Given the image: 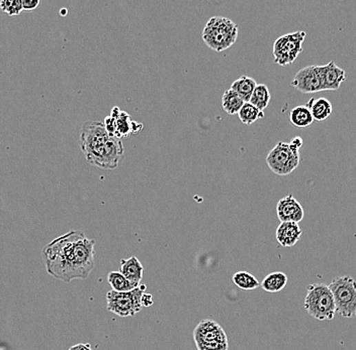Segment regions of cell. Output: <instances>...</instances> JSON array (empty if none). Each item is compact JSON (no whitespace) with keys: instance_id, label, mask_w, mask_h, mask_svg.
Listing matches in <instances>:
<instances>
[{"instance_id":"1","label":"cell","mask_w":356,"mask_h":350,"mask_svg":"<svg viewBox=\"0 0 356 350\" xmlns=\"http://www.w3.org/2000/svg\"><path fill=\"white\" fill-rule=\"evenodd\" d=\"M94 245L96 241L79 230L57 237L42 250L47 273L64 283L85 280L96 265Z\"/></svg>"},{"instance_id":"2","label":"cell","mask_w":356,"mask_h":350,"mask_svg":"<svg viewBox=\"0 0 356 350\" xmlns=\"http://www.w3.org/2000/svg\"><path fill=\"white\" fill-rule=\"evenodd\" d=\"M81 149L86 162L103 170L118 168L124 157L122 140L111 137L103 122H86L81 131Z\"/></svg>"},{"instance_id":"3","label":"cell","mask_w":356,"mask_h":350,"mask_svg":"<svg viewBox=\"0 0 356 350\" xmlns=\"http://www.w3.org/2000/svg\"><path fill=\"white\" fill-rule=\"evenodd\" d=\"M239 28L234 21L224 17H213L205 25L202 41L211 51H225L236 43Z\"/></svg>"},{"instance_id":"4","label":"cell","mask_w":356,"mask_h":350,"mask_svg":"<svg viewBox=\"0 0 356 350\" xmlns=\"http://www.w3.org/2000/svg\"><path fill=\"white\" fill-rule=\"evenodd\" d=\"M304 307L308 314L318 321L333 320L336 315V306L329 285L323 283L310 285Z\"/></svg>"},{"instance_id":"5","label":"cell","mask_w":356,"mask_h":350,"mask_svg":"<svg viewBox=\"0 0 356 350\" xmlns=\"http://www.w3.org/2000/svg\"><path fill=\"white\" fill-rule=\"evenodd\" d=\"M335 301L336 314L342 318L356 317V281L349 276H336L329 284Z\"/></svg>"},{"instance_id":"6","label":"cell","mask_w":356,"mask_h":350,"mask_svg":"<svg viewBox=\"0 0 356 350\" xmlns=\"http://www.w3.org/2000/svg\"><path fill=\"white\" fill-rule=\"evenodd\" d=\"M145 285L129 292L109 291L107 294V309L120 317L135 316L143 308L142 297L145 293Z\"/></svg>"},{"instance_id":"7","label":"cell","mask_w":356,"mask_h":350,"mask_svg":"<svg viewBox=\"0 0 356 350\" xmlns=\"http://www.w3.org/2000/svg\"><path fill=\"white\" fill-rule=\"evenodd\" d=\"M198 350H228V336L219 323L211 319L202 320L193 330Z\"/></svg>"},{"instance_id":"8","label":"cell","mask_w":356,"mask_h":350,"mask_svg":"<svg viewBox=\"0 0 356 350\" xmlns=\"http://www.w3.org/2000/svg\"><path fill=\"white\" fill-rule=\"evenodd\" d=\"M301 162L300 149L288 142H280L269 152L266 164L271 172L278 176H288L299 167Z\"/></svg>"},{"instance_id":"9","label":"cell","mask_w":356,"mask_h":350,"mask_svg":"<svg viewBox=\"0 0 356 350\" xmlns=\"http://www.w3.org/2000/svg\"><path fill=\"white\" fill-rule=\"evenodd\" d=\"M305 38V32H291L278 38L273 44V57L276 64L288 66L295 62L303 52Z\"/></svg>"},{"instance_id":"10","label":"cell","mask_w":356,"mask_h":350,"mask_svg":"<svg viewBox=\"0 0 356 350\" xmlns=\"http://www.w3.org/2000/svg\"><path fill=\"white\" fill-rule=\"evenodd\" d=\"M291 85L304 94L323 91L322 81L319 74L318 66L305 67L295 74Z\"/></svg>"},{"instance_id":"11","label":"cell","mask_w":356,"mask_h":350,"mask_svg":"<svg viewBox=\"0 0 356 350\" xmlns=\"http://www.w3.org/2000/svg\"><path fill=\"white\" fill-rule=\"evenodd\" d=\"M276 214L280 222H293L297 224L305 216L303 207L291 194L278 201L276 205Z\"/></svg>"},{"instance_id":"12","label":"cell","mask_w":356,"mask_h":350,"mask_svg":"<svg viewBox=\"0 0 356 350\" xmlns=\"http://www.w3.org/2000/svg\"><path fill=\"white\" fill-rule=\"evenodd\" d=\"M111 116L116 120V138L118 140L129 138V135H138L143 129L144 125L142 123L132 120L128 112L123 111L118 107L113 108Z\"/></svg>"},{"instance_id":"13","label":"cell","mask_w":356,"mask_h":350,"mask_svg":"<svg viewBox=\"0 0 356 350\" xmlns=\"http://www.w3.org/2000/svg\"><path fill=\"white\" fill-rule=\"evenodd\" d=\"M319 74L322 81L323 91L338 90L341 84L346 80V74L334 62L328 63L324 66H318Z\"/></svg>"},{"instance_id":"14","label":"cell","mask_w":356,"mask_h":350,"mask_svg":"<svg viewBox=\"0 0 356 350\" xmlns=\"http://www.w3.org/2000/svg\"><path fill=\"white\" fill-rule=\"evenodd\" d=\"M302 229L299 224L293 222H280L276 229L275 239L278 243L284 248H291L299 243L302 237Z\"/></svg>"},{"instance_id":"15","label":"cell","mask_w":356,"mask_h":350,"mask_svg":"<svg viewBox=\"0 0 356 350\" xmlns=\"http://www.w3.org/2000/svg\"><path fill=\"white\" fill-rule=\"evenodd\" d=\"M121 273L124 274L135 288L141 285L144 267L136 256L121 261Z\"/></svg>"},{"instance_id":"16","label":"cell","mask_w":356,"mask_h":350,"mask_svg":"<svg viewBox=\"0 0 356 350\" xmlns=\"http://www.w3.org/2000/svg\"><path fill=\"white\" fill-rule=\"evenodd\" d=\"M306 107L308 108L311 113H312L313 118L315 122H324L327 120L332 112H333V108H332L331 102L325 98H312L306 105Z\"/></svg>"},{"instance_id":"17","label":"cell","mask_w":356,"mask_h":350,"mask_svg":"<svg viewBox=\"0 0 356 350\" xmlns=\"http://www.w3.org/2000/svg\"><path fill=\"white\" fill-rule=\"evenodd\" d=\"M288 284V276L282 272H275L267 274L262 282H261V288L269 293H278L286 288Z\"/></svg>"},{"instance_id":"18","label":"cell","mask_w":356,"mask_h":350,"mask_svg":"<svg viewBox=\"0 0 356 350\" xmlns=\"http://www.w3.org/2000/svg\"><path fill=\"white\" fill-rule=\"evenodd\" d=\"M256 86H258V84H256V81L253 78L242 76L237 79L236 81L233 82L232 85H231V89L234 90L243 99L244 102L246 103L249 102L252 93H253Z\"/></svg>"},{"instance_id":"19","label":"cell","mask_w":356,"mask_h":350,"mask_svg":"<svg viewBox=\"0 0 356 350\" xmlns=\"http://www.w3.org/2000/svg\"><path fill=\"white\" fill-rule=\"evenodd\" d=\"M312 113L307 107L300 105L291 109L290 112V122L293 127L297 129H305V127H310L314 122Z\"/></svg>"},{"instance_id":"20","label":"cell","mask_w":356,"mask_h":350,"mask_svg":"<svg viewBox=\"0 0 356 350\" xmlns=\"http://www.w3.org/2000/svg\"><path fill=\"white\" fill-rule=\"evenodd\" d=\"M244 100L234 90L228 89L222 96V107L229 116L238 114L244 105Z\"/></svg>"},{"instance_id":"21","label":"cell","mask_w":356,"mask_h":350,"mask_svg":"<svg viewBox=\"0 0 356 350\" xmlns=\"http://www.w3.org/2000/svg\"><path fill=\"white\" fill-rule=\"evenodd\" d=\"M271 95L269 92V87L264 84H258L253 93H252L251 98L249 103L258 108L260 111H263L271 102Z\"/></svg>"},{"instance_id":"22","label":"cell","mask_w":356,"mask_h":350,"mask_svg":"<svg viewBox=\"0 0 356 350\" xmlns=\"http://www.w3.org/2000/svg\"><path fill=\"white\" fill-rule=\"evenodd\" d=\"M232 281L239 289H243V291H253L260 286L258 278L248 272H237L233 274Z\"/></svg>"},{"instance_id":"23","label":"cell","mask_w":356,"mask_h":350,"mask_svg":"<svg viewBox=\"0 0 356 350\" xmlns=\"http://www.w3.org/2000/svg\"><path fill=\"white\" fill-rule=\"evenodd\" d=\"M239 120L241 122L246 125L253 124L254 122H258L260 118H264L263 111H260L258 108L252 105L251 103H244L242 108L238 113Z\"/></svg>"},{"instance_id":"24","label":"cell","mask_w":356,"mask_h":350,"mask_svg":"<svg viewBox=\"0 0 356 350\" xmlns=\"http://www.w3.org/2000/svg\"><path fill=\"white\" fill-rule=\"evenodd\" d=\"M107 283L113 291L129 292L135 289L131 282L121 272H111L107 274Z\"/></svg>"},{"instance_id":"25","label":"cell","mask_w":356,"mask_h":350,"mask_svg":"<svg viewBox=\"0 0 356 350\" xmlns=\"http://www.w3.org/2000/svg\"><path fill=\"white\" fill-rule=\"evenodd\" d=\"M0 8L10 17H17L23 12L21 0H2L0 1Z\"/></svg>"},{"instance_id":"26","label":"cell","mask_w":356,"mask_h":350,"mask_svg":"<svg viewBox=\"0 0 356 350\" xmlns=\"http://www.w3.org/2000/svg\"><path fill=\"white\" fill-rule=\"evenodd\" d=\"M40 4V0H21L23 10H27V12L36 10Z\"/></svg>"},{"instance_id":"27","label":"cell","mask_w":356,"mask_h":350,"mask_svg":"<svg viewBox=\"0 0 356 350\" xmlns=\"http://www.w3.org/2000/svg\"><path fill=\"white\" fill-rule=\"evenodd\" d=\"M142 305H143V307L152 306V295H150V294L144 293L143 297H142Z\"/></svg>"},{"instance_id":"28","label":"cell","mask_w":356,"mask_h":350,"mask_svg":"<svg viewBox=\"0 0 356 350\" xmlns=\"http://www.w3.org/2000/svg\"><path fill=\"white\" fill-rule=\"evenodd\" d=\"M69 350H92V349L90 343H78L71 347Z\"/></svg>"},{"instance_id":"29","label":"cell","mask_w":356,"mask_h":350,"mask_svg":"<svg viewBox=\"0 0 356 350\" xmlns=\"http://www.w3.org/2000/svg\"><path fill=\"white\" fill-rule=\"evenodd\" d=\"M290 144H293L295 148L301 149L302 146H303V140H302V138L295 137L293 140H291Z\"/></svg>"}]
</instances>
